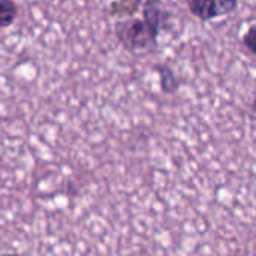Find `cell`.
<instances>
[{
  "label": "cell",
  "mask_w": 256,
  "mask_h": 256,
  "mask_svg": "<svg viewBox=\"0 0 256 256\" xmlns=\"http://www.w3.org/2000/svg\"><path fill=\"white\" fill-rule=\"evenodd\" d=\"M218 15H226L237 9L238 0H214Z\"/></svg>",
  "instance_id": "cell-7"
},
{
  "label": "cell",
  "mask_w": 256,
  "mask_h": 256,
  "mask_svg": "<svg viewBox=\"0 0 256 256\" xmlns=\"http://www.w3.org/2000/svg\"><path fill=\"white\" fill-rule=\"evenodd\" d=\"M142 0H112L110 4V15L112 16H132L138 10Z\"/></svg>",
  "instance_id": "cell-4"
},
{
  "label": "cell",
  "mask_w": 256,
  "mask_h": 256,
  "mask_svg": "<svg viewBox=\"0 0 256 256\" xmlns=\"http://www.w3.org/2000/svg\"><path fill=\"white\" fill-rule=\"evenodd\" d=\"M250 116L254 117L256 120V96L255 99H254V104H252V110H250Z\"/></svg>",
  "instance_id": "cell-9"
},
{
  "label": "cell",
  "mask_w": 256,
  "mask_h": 256,
  "mask_svg": "<svg viewBox=\"0 0 256 256\" xmlns=\"http://www.w3.org/2000/svg\"><path fill=\"white\" fill-rule=\"evenodd\" d=\"M156 70L160 74V86H162V90L165 93H174L178 87V81L174 75V72L171 70V68L168 66H158Z\"/></svg>",
  "instance_id": "cell-6"
},
{
  "label": "cell",
  "mask_w": 256,
  "mask_h": 256,
  "mask_svg": "<svg viewBox=\"0 0 256 256\" xmlns=\"http://www.w3.org/2000/svg\"><path fill=\"white\" fill-rule=\"evenodd\" d=\"M116 36L128 51L138 52L154 50L159 33L153 30L144 18L140 20L129 16L128 20L117 22Z\"/></svg>",
  "instance_id": "cell-1"
},
{
  "label": "cell",
  "mask_w": 256,
  "mask_h": 256,
  "mask_svg": "<svg viewBox=\"0 0 256 256\" xmlns=\"http://www.w3.org/2000/svg\"><path fill=\"white\" fill-rule=\"evenodd\" d=\"M18 16L15 0H0V28H8Z\"/></svg>",
  "instance_id": "cell-5"
},
{
  "label": "cell",
  "mask_w": 256,
  "mask_h": 256,
  "mask_svg": "<svg viewBox=\"0 0 256 256\" xmlns=\"http://www.w3.org/2000/svg\"><path fill=\"white\" fill-rule=\"evenodd\" d=\"M186 2H188L189 10L202 21H208V20L219 16L214 0H186Z\"/></svg>",
  "instance_id": "cell-3"
},
{
  "label": "cell",
  "mask_w": 256,
  "mask_h": 256,
  "mask_svg": "<svg viewBox=\"0 0 256 256\" xmlns=\"http://www.w3.org/2000/svg\"><path fill=\"white\" fill-rule=\"evenodd\" d=\"M142 15L147 24L158 33H160V30L165 28L170 21V12L162 8L160 0H146Z\"/></svg>",
  "instance_id": "cell-2"
},
{
  "label": "cell",
  "mask_w": 256,
  "mask_h": 256,
  "mask_svg": "<svg viewBox=\"0 0 256 256\" xmlns=\"http://www.w3.org/2000/svg\"><path fill=\"white\" fill-rule=\"evenodd\" d=\"M243 44H244V46H246L250 52L256 54V24L255 26H252V27L244 33V36H243Z\"/></svg>",
  "instance_id": "cell-8"
}]
</instances>
